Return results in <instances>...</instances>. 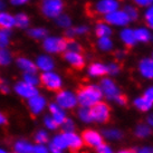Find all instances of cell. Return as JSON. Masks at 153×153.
Masks as SVG:
<instances>
[{"mask_svg":"<svg viewBox=\"0 0 153 153\" xmlns=\"http://www.w3.org/2000/svg\"><path fill=\"white\" fill-rule=\"evenodd\" d=\"M65 136H66V140H67L68 148L71 149L72 153H77L78 150L82 149L84 141L83 139H81L79 136L77 135L76 133L74 132H64Z\"/></svg>","mask_w":153,"mask_h":153,"instance_id":"4fadbf2b","label":"cell"},{"mask_svg":"<svg viewBox=\"0 0 153 153\" xmlns=\"http://www.w3.org/2000/svg\"><path fill=\"white\" fill-rule=\"evenodd\" d=\"M13 56L10 54V51H7L6 48H0V65L7 66L11 63Z\"/></svg>","mask_w":153,"mask_h":153,"instance_id":"836d02e7","label":"cell"},{"mask_svg":"<svg viewBox=\"0 0 153 153\" xmlns=\"http://www.w3.org/2000/svg\"><path fill=\"white\" fill-rule=\"evenodd\" d=\"M152 58H153V55H152Z\"/></svg>","mask_w":153,"mask_h":153,"instance_id":"e7e4bbea","label":"cell"},{"mask_svg":"<svg viewBox=\"0 0 153 153\" xmlns=\"http://www.w3.org/2000/svg\"><path fill=\"white\" fill-rule=\"evenodd\" d=\"M144 96L153 103V86H150L149 88H146V91L144 92Z\"/></svg>","mask_w":153,"mask_h":153,"instance_id":"f907efd6","label":"cell"},{"mask_svg":"<svg viewBox=\"0 0 153 153\" xmlns=\"http://www.w3.org/2000/svg\"><path fill=\"white\" fill-rule=\"evenodd\" d=\"M115 102L117 103L119 105H126V103H128V97H126L125 95L120 94L119 96L115 98Z\"/></svg>","mask_w":153,"mask_h":153,"instance_id":"c3c4849f","label":"cell"},{"mask_svg":"<svg viewBox=\"0 0 153 153\" xmlns=\"http://www.w3.org/2000/svg\"><path fill=\"white\" fill-rule=\"evenodd\" d=\"M133 105L137 108L141 112H148L152 108L153 103L150 101L148 97H145L144 95L143 96H140V97H136L134 101H133Z\"/></svg>","mask_w":153,"mask_h":153,"instance_id":"7402d4cb","label":"cell"},{"mask_svg":"<svg viewBox=\"0 0 153 153\" xmlns=\"http://www.w3.org/2000/svg\"><path fill=\"white\" fill-rule=\"evenodd\" d=\"M40 83L51 92H59L62 88V78L56 73L45 72L40 75Z\"/></svg>","mask_w":153,"mask_h":153,"instance_id":"8992f818","label":"cell"},{"mask_svg":"<svg viewBox=\"0 0 153 153\" xmlns=\"http://www.w3.org/2000/svg\"><path fill=\"white\" fill-rule=\"evenodd\" d=\"M24 81L28 84H31V85H38L40 83V77H38L36 75V73H25L24 75Z\"/></svg>","mask_w":153,"mask_h":153,"instance_id":"d590c367","label":"cell"},{"mask_svg":"<svg viewBox=\"0 0 153 153\" xmlns=\"http://www.w3.org/2000/svg\"><path fill=\"white\" fill-rule=\"evenodd\" d=\"M46 105V101H45V98L42 97V96H39V95H36L34 97L29 98V107L31 112H33V114H38L40 113L43 108L45 107Z\"/></svg>","mask_w":153,"mask_h":153,"instance_id":"ffe728a7","label":"cell"},{"mask_svg":"<svg viewBox=\"0 0 153 153\" xmlns=\"http://www.w3.org/2000/svg\"><path fill=\"white\" fill-rule=\"evenodd\" d=\"M76 35L75 33V27H69L67 29H65V36L67 39H73V37Z\"/></svg>","mask_w":153,"mask_h":153,"instance_id":"7dc6e473","label":"cell"},{"mask_svg":"<svg viewBox=\"0 0 153 153\" xmlns=\"http://www.w3.org/2000/svg\"><path fill=\"white\" fill-rule=\"evenodd\" d=\"M101 89H102L104 96L108 100H113L115 101V98L119 96L121 92H120L119 86L114 83V81H112L111 78H103L101 81Z\"/></svg>","mask_w":153,"mask_h":153,"instance_id":"30bf717a","label":"cell"},{"mask_svg":"<svg viewBox=\"0 0 153 153\" xmlns=\"http://www.w3.org/2000/svg\"><path fill=\"white\" fill-rule=\"evenodd\" d=\"M119 1H123V0H119Z\"/></svg>","mask_w":153,"mask_h":153,"instance_id":"be15d7a7","label":"cell"},{"mask_svg":"<svg viewBox=\"0 0 153 153\" xmlns=\"http://www.w3.org/2000/svg\"><path fill=\"white\" fill-rule=\"evenodd\" d=\"M134 134H135L137 137H140V139L148 137V136L151 134V128H150V125H146V124H139V125L135 128Z\"/></svg>","mask_w":153,"mask_h":153,"instance_id":"f546056e","label":"cell"},{"mask_svg":"<svg viewBox=\"0 0 153 153\" xmlns=\"http://www.w3.org/2000/svg\"><path fill=\"white\" fill-rule=\"evenodd\" d=\"M78 116L84 123H91L94 121L93 116H92V112H91V107L82 106L78 111Z\"/></svg>","mask_w":153,"mask_h":153,"instance_id":"4dcf8cb0","label":"cell"},{"mask_svg":"<svg viewBox=\"0 0 153 153\" xmlns=\"http://www.w3.org/2000/svg\"><path fill=\"white\" fill-rule=\"evenodd\" d=\"M49 111L53 114V117L56 120V122L58 124H63L66 121V115H65V112L63 111V108L57 104H51L49 105Z\"/></svg>","mask_w":153,"mask_h":153,"instance_id":"603a6c76","label":"cell"},{"mask_svg":"<svg viewBox=\"0 0 153 153\" xmlns=\"http://www.w3.org/2000/svg\"><path fill=\"white\" fill-rule=\"evenodd\" d=\"M0 91H1L2 93H8V92H9L8 86H7V85H4V84L1 83V84H0Z\"/></svg>","mask_w":153,"mask_h":153,"instance_id":"9f6ffc18","label":"cell"},{"mask_svg":"<svg viewBox=\"0 0 153 153\" xmlns=\"http://www.w3.org/2000/svg\"><path fill=\"white\" fill-rule=\"evenodd\" d=\"M124 11L128 13V16L130 17L131 22L137 20V18H139V9L136 8V7L132 6V4H128V6L124 7Z\"/></svg>","mask_w":153,"mask_h":153,"instance_id":"e575fe53","label":"cell"},{"mask_svg":"<svg viewBox=\"0 0 153 153\" xmlns=\"http://www.w3.org/2000/svg\"><path fill=\"white\" fill-rule=\"evenodd\" d=\"M27 35H28V37L36 39V40L45 39L48 36V30L44 27H34V28H29L27 30Z\"/></svg>","mask_w":153,"mask_h":153,"instance_id":"cb8c5ba5","label":"cell"},{"mask_svg":"<svg viewBox=\"0 0 153 153\" xmlns=\"http://www.w3.org/2000/svg\"><path fill=\"white\" fill-rule=\"evenodd\" d=\"M56 101L62 108H73L78 103L77 95L68 91H59L56 96Z\"/></svg>","mask_w":153,"mask_h":153,"instance_id":"ba28073f","label":"cell"},{"mask_svg":"<svg viewBox=\"0 0 153 153\" xmlns=\"http://www.w3.org/2000/svg\"><path fill=\"white\" fill-rule=\"evenodd\" d=\"M35 141L38 143V144H43L48 142V134L45 131H39L37 132V134L35 136Z\"/></svg>","mask_w":153,"mask_h":153,"instance_id":"60d3db41","label":"cell"},{"mask_svg":"<svg viewBox=\"0 0 153 153\" xmlns=\"http://www.w3.org/2000/svg\"><path fill=\"white\" fill-rule=\"evenodd\" d=\"M103 135L106 137L107 140L111 141H119L123 137V134L120 130L116 128H108V130H104L103 131Z\"/></svg>","mask_w":153,"mask_h":153,"instance_id":"f1b7e54d","label":"cell"},{"mask_svg":"<svg viewBox=\"0 0 153 153\" xmlns=\"http://www.w3.org/2000/svg\"><path fill=\"white\" fill-rule=\"evenodd\" d=\"M112 28L111 25H108L107 22H105L104 20H98L95 25V35L97 36L98 38L101 37H110L112 35Z\"/></svg>","mask_w":153,"mask_h":153,"instance_id":"d6986e66","label":"cell"},{"mask_svg":"<svg viewBox=\"0 0 153 153\" xmlns=\"http://www.w3.org/2000/svg\"><path fill=\"white\" fill-rule=\"evenodd\" d=\"M134 34H135L136 40L140 42V43H148L151 39L150 31L145 28H137V29L134 30Z\"/></svg>","mask_w":153,"mask_h":153,"instance_id":"4316f807","label":"cell"},{"mask_svg":"<svg viewBox=\"0 0 153 153\" xmlns=\"http://www.w3.org/2000/svg\"><path fill=\"white\" fill-rule=\"evenodd\" d=\"M0 153H6V152H4V150H1V149H0Z\"/></svg>","mask_w":153,"mask_h":153,"instance_id":"6125c7cd","label":"cell"},{"mask_svg":"<svg viewBox=\"0 0 153 153\" xmlns=\"http://www.w3.org/2000/svg\"><path fill=\"white\" fill-rule=\"evenodd\" d=\"M107 74V66L102 63H93L88 67V75L92 77H102Z\"/></svg>","mask_w":153,"mask_h":153,"instance_id":"44dd1931","label":"cell"},{"mask_svg":"<svg viewBox=\"0 0 153 153\" xmlns=\"http://www.w3.org/2000/svg\"><path fill=\"white\" fill-rule=\"evenodd\" d=\"M136 153H153V146H143Z\"/></svg>","mask_w":153,"mask_h":153,"instance_id":"db71d44e","label":"cell"},{"mask_svg":"<svg viewBox=\"0 0 153 153\" xmlns=\"http://www.w3.org/2000/svg\"><path fill=\"white\" fill-rule=\"evenodd\" d=\"M144 24L146 27L152 28L153 29V4H151L149 9L144 13Z\"/></svg>","mask_w":153,"mask_h":153,"instance_id":"74e56055","label":"cell"},{"mask_svg":"<svg viewBox=\"0 0 153 153\" xmlns=\"http://www.w3.org/2000/svg\"><path fill=\"white\" fill-rule=\"evenodd\" d=\"M67 51H78V53H82V51H83V47L81 46V44L75 42L74 39H68Z\"/></svg>","mask_w":153,"mask_h":153,"instance_id":"f35d334b","label":"cell"},{"mask_svg":"<svg viewBox=\"0 0 153 153\" xmlns=\"http://www.w3.org/2000/svg\"><path fill=\"white\" fill-rule=\"evenodd\" d=\"M15 20H16V27L20 29H27L29 27L30 19L27 13H18L17 15H15Z\"/></svg>","mask_w":153,"mask_h":153,"instance_id":"d4e9b609","label":"cell"},{"mask_svg":"<svg viewBox=\"0 0 153 153\" xmlns=\"http://www.w3.org/2000/svg\"><path fill=\"white\" fill-rule=\"evenodd\" d=\"M17 66L22 71H24L25 73H36L37 72V65L35 64L33 60L28 59L26 57H18L17 60Z\"/></svg>","mask_w":153,"mask_h":153,"instance_id":"ac0fdd59","label":"cell"},{"mask_svg":"<svg viewBox=\"0 0 153 153\" xmlns=\"http://www.w3.org/2000/svg\"><path fill=\"white\" fill-rule=\"evenodd\" d=\"M49 150H51V153H63V149L58 148V146L54 144L53 142H51V144H49Z\"/></svg>","mask_w":153,"mask_h":153,"instance_id":"f5cc1de1","label":"cell"},{"mask_svg":"<svg viewBox=\"0 0 153 153\" xmlns=\"http://www.w3.org/2000/svg\"><path fill=\"white\" fill-rule=\"evenodd\" d=\"M64 10V1L63 0H42L40 2V11L44 17L48 19H56Z\"/></svg>","mask_w":153,"mask_h":153,"instance_id":"277c9868","label":"cell"},{"mask_svg":"<svg viewBox=\"0 0 153 153\" xmlns=\"http://www.w3.org/2000/svg\"><path fill=\"white\" fill-rule=\"evenodd\" d=\"M6 7H7L6 2H4V0H0V11H4V9H6Z\"/></svg>","mask_w":153,"mask_h":153,"instance_id":"680465c9","label":"cell"},{"mask_svg":"<svg viewBox=\"0 0 153 153\" xmlns=\"http://www.w3.org/2000/svg\"><path fill=\"white\" fill-rule=\"evenodd\" d=\"M91 112H92V116L95 122L98 123H106L108 122L111 116V108L106 103L104 102H97L91 107Z\"/></svg>","mask_w":153,"mask_h":153,"instance_id":"5b68a950","label":"cell"},{"mask_svg":"<svg viewBox=\"0 0 153 153\" xmlns=\"http://www.w3.org/2000/svg\"><path fill=\"white\" fill-rule=\"evenodd\" d=\"M45 124H46V126L49 130H56V128H58V125H59L56 122L55 119H51V117H46L45 119Z\"/></svg>","mask_w":153,"mask_h":153,"instance_id":"7bdbcfd3","label":"cell"},{"mask_svg":"<svg viewBox=\"0 0 153 153\" xmlns=\"http://www.w3.org/2000/svg\"><path fill=\"white\" fill-rule=\"evenodd\" d=\"M0 124H7V119L4 117V114L0 113Z\"/></svg>","mask_w":153,"mask_h":153,"instance_id":"91938a15","label":"cell"},{"mask_svg":"<svg viewBox=\"0 0 153 153\" xmlns=\"http://www.w3.org/2000/svg\"><path fill=\"white\" fill-rule=\"evenodd\" d=\"M82 139L87 146H92V148H97L98 145L103 143L102 135L94 130H85L82 133Z\"/></svg>","mask_w":153,"mask_h":153,"instance_id":"8fae6325","label":"cell"},{"mask_svg":"<svg viewBox=\"0 0 153 153\" xmlns=\"http://www.w3.org/2000/svg\"><path fill=\"white\" fill-rule=\"evenodd\" d=\"M139 72L141 76L146 79L153 78V58H143L139 64Z\"/></svg>","mask_w":153,"mask_h":153,"instance_id":"5bb4252c","label":"cell"},{"mask_svg":"<svg viewBox=\"0 0 153 153\" xmlns=\"http://www.w3.org/2000/svg\"><path fill=\"white\" fill-rule=\"evenodd\" d=\"M68 39L60 36H47L43 39V48L48 54H60L67 51Z\"/></svg>","mask_w":153,"mask_h":153,"instance_id":"3957f363","label":"cell"},{"mask_svg":"<svg viewBox=\"0 0 153 153\" xmlns=\"http://www.w3.org/2000/svg\"><path fill=\"white\" fill-rule=\"evenodd\" d=\"M53 143H54L55 145H57L58 148H60V149H66V148H68L67 140H66V136H65L64 133L58 134L57 136H55V137H54V141H53Z\"/></svg>","mask_w":153,"mask_h":153,"instance_id":"8d00e7d4","label":"cell"},{"mask_svg":"<svg viewBox=\"0 0 153 153\" xmlns=\"http://www.w3.org/2000/svg\"><path fill=\"white\" fill-rule=\"evenodd\" d=\"M33 153H48V150L42 144H38L37 146H34Z\"/></svg>","mask_w":153,"mask_h":153,"instance_id":"681fc988","label":"cell"},{"mask_svg":"<svg viewBox=\"0 0 153 153\" xmlns=\"http://www.w3.org/2000/svg\"><path fill=\"white\" fill-rule=\"evenodd\" d=\"M120 71H121V66L116 62L110 63L107 65V74H110V75H116L120 73Z\"/></svg>","mask_w":153,"mask_h":153,"instance_id":"ab89813d","label":"cell"},{"mask_svg":"<svg viewBox=\"0 0 153 153\" xmlns=\"http://www.w3.org/2000/svg\"><path fill=\"white\" fill-rule=\"evenodd\" d=\"M120 37H121L122 42H123V44L128 49H132L133 47L135 46L136 42H137L135 34H134V30L130 29V28H125V29L122 30L121 34H120Z\"/></svg>","mask_w":153,"mask_h":153,"instance_id":"9a60e30c","label":"cell"},{"mask_svg":"<svg viewBox=\"0 0 153 153\" xmlns=\"http://www.w3.org/2000/svg\"><path fill=\"white\" fill-rule=\"evenodd\" d=\"M96 152L97 153H113V151H112V149H111L107 144L102 143V144L98 145L97 148H96Z\"/></svg>","mask_w":153,"mask_h":153,"instance_id":"ee69618b","label":"cell"},{"mask_svg":"<svg viewBox=\"0 0 153 153\" xmlns=\"http://www.w3.org/2000/svg\"><path fill=\"white\" fill-rule=\"evenodd\" d=\"M146 122L150 126H153V114H150L148 117H146Z\"/></svg>","mask_w":153,"mask_h":153,"instance_id":"6f0895ef","label":"cell"},{"mask_svg":"<svg viewBox=\"0 0 153 153\" xmlns=\"http://www.w3.org/2000/svg\"><path fill=\"white\" fill-rule=\"evenodd\" d=\"M103 92L101 87L96 85L81 86L77 91L78 103L84 107H92L94 104L100 102L103 97Z\"/></svg>","mask_w":153,"mask_h":153,"instance_id":"6da1fadb","label":"cell"},{"mask_svg":"<svg viewBox=\"0 0 153 153\" xmlns=\"http://www.w3.org/2000/svg\"><path fill=\"white\" fill-rule=\"evenodd\" d=\"M75 130V125L72 120L66 119L64 123H63V132H74Z\"/></svg>","mask_w":153,"mask_h":153,"instance_id":"b9f144b4","label":"cell"},{"mask_svg":"<svg viewBox=\"0 0 153 153\" xmlns=\"http://www.w3.org/2000/svg\"><path fill=\"white\" fill-rule=\"evenodd\" d=\"M11 33L9 29H1L0 28V48H6L10 43Z\"/></svg>","mask_w":153,"mask_h":153,"instance_id":"d6a6232c","label":"cell"},{"mask_svg":"<svg viewBox=\"0 0 153 153\" xmlns=\"http://www.w3.org/2000/svg\"><path fill=\"white\" fill-rule=\"evenodd\" d=\"M98 48L103 51H110L113 48V42L111 40L110 37H101L97 40Z\"/></svg>","mask_w":153,"mask_h":153,"instance_id":"1f68e13d","label":"cell"},{"mask_svg":"<svg viewBox=\"0 0 153 153\" xmlns=\"http://www.w3.org/2000/svg\"><path fill=\"white\" fill-rule=\"evenodd\" d=\"M139 7H150L153 4V0H134Z\"/></svg>","mask_w":153,"mask_h":153,"instance_id":"bcb514c9","label":"cell"},{"mask_svg":"<svg viewBox=\"0 0 153 153\" xmlns=\"http://www.w3.org/2000/svg\"><path fill=\"white\" fill-rule=\"evenodd\" d=\"M15 91H16V93H17L18 95H20L22 97H27V98H31V97H34V96H36V95H38L37 88H36L34 85L26 83L25 81L17 83L16 86H15Z\"/></svg>","mask_w":153,"mask_h":153,"instance_id":"7c38bea8","label":"cell"},{"mask_svg":"<svg viewBox=\"0 0 153 153\" xmlns=\"http://www.w3.org/2000/svg\"><path fill=\"white\" fill-rule=\"evenodd\" d=\"M119 7V0H98L94 4L87 6V13L91 17L105 16L107 13L117 10Z\"/></svg>","mask_w":153,"mask_h":153,"instance_id":"7a4b0ae2","label":"cell"},{"mask_svg":"<svg viewBox=\"0 0 153 153\" xmlns=\"http://www.w3.org/2000/svg\"><path fill=\"white\" fill-rule=\"evenodd\" d=\"M36 65L40 71H44V72H51L55 66L53 58L49 57L48 55L38 56L37 59H36Z\"/></svg>","mask_w":153,"mask_h":153,"instance_id":"e0dca14e","label":"cell"},{"mask_svg":"<svg viewBox=\"0 0 153 153\" xmlns=\"http://www.w3.org/2000/svg\"><path fill=\"white\" fill-rule=\"evenodd\" d=\"M88 27L85 25H82V26H77V27H75V33H76V35H78V36H82V35H85L88 33Z\"/></svg>","mask_w":153,"mask_h":153,"instance_id":"f6af8a7d","label":"cell"},{"mask_svg":"<svg viewBox=\"0 0 153 153\" xmlns=\"http://www.w3.org/2000/svg\"><path fill=\"white\" fill-rule=\"evenodd\" d=\"M102 20L107 22L108 25L113 26H126L131 22V19L128 16V13H125L124 10H119V9L113 11V13L105 15Z\"/></svg>","mask_w":153,"mask_h":153,"instance_id":"52a82bcc","label":"cell"},{"mask_svg":"<svg viewBox=\"0 0 153 153\" xmlns=\"http://www.w3.org/2000/svg\"><path fill=\"white\" fill-rule=\"evenodd\" d=\"M63 58H64L68 64L71 65L73 68L75 69H83L85 66V58L82 53L73 51H65L63 54Z\"/></svg>","mask_w":153,"mask_h":153,"instance_id":"9c48e42d","label":"cell"},{"mask_svg":"<svg viewBox=\"0 0 153 153\" xmlns=\"http://www.w3.org/2000/svg\"><path fill=\"white\" fill-rule=\"evenodd\" d=\"M13 27H16V20L15 16H13L8 11H0V28L1 29H11Z\"/></svg>","mask_w":153,"mask_h":153,"instance_id":"2e32d148","label":"cell"},{"mask_svg":"<svg viewBox=\"0 0 153 153\" xmlns=\"http://www.w3.org/2000/svg\"><path fill=\"white\" fill-rule=\"evenodd\" d=\"M114 56H115V58L117 60H122L125 57V51H115V54H114Z\"/></svg>","mask_w":153,"mask_h":153,"instance_id":"11a10c76","label":"cell"},{"mask_svg":"<svg viewBox=\"0 0 153 153\" xmlns=\"http://www.w3.org/2000/svg\"><path fill=\"white\" fill-rule=\"evenodd\" d=\"M30 0H9V2L13 6H24V4H28Z\"/></svg>","mask_w":153,"mask_h":153,"instance_id":"816d5d0a","label":"cell"},{"mask_svg":"<svg viewBox=\"0 0 153 153\" xmlns=\"http://www.w3.org/2000/svg\"><path fill=\"white\" fill-rule=\"evenodd\" d=\"M55 22L56 25L58 26V27L64 28V29H67L69 27H72V19L66 13H60L59 16L55 19Z\"/></svg>","mask_w":153,"mask_h":153,"instance_id":"484cf974","label":"cell"},{"mask_svg":"<svg viewBox=\"0 0 153 153\" xmlns=\"http://www.w3.org/2000/svg\"><path fill=\"white\" fill-rule=\"evenodd\" d=\"M33 150H34V146L24 140L18 141L15 144V151L17 153H33Z\"/></svg>","mask_w":153,"mask_h":153,"instance_id":"83f0119b","label":"cell"},{"mask_svg":"<svg viewBox=\"0 0 153 153\" xmlns=\"http://www.w3.org/2000/svg\"><path fill=\"white\" fill-rule=\"evenodd\" d=\"M119 153H134V152L131 151V150H122V151H120Z\"/></svg>","mask_w":153,"mask_h":153,"instance_id":"94428289","label":"cell"}]
</instances>
